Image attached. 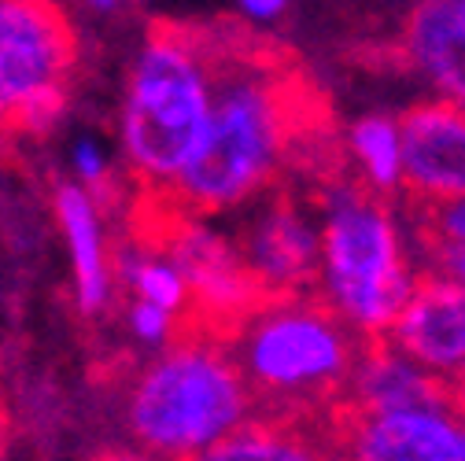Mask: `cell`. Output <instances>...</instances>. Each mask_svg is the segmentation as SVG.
Here are the masks:
<instances>
[{
  "mask_svg": "<svg viewBox=\"0 0 465 461\" xmlns=\"http://www.w3.org/2000/svg\"><path fill=\"white\" fill-rule=\"evenodd\" d=\"M322 284L329 307L366 339H381L414 292L399 229L362 181H336L322 200Z\"/></svg>",
  "mask_w": 465,
  "mask_h": 461,
  "instance_id": "5",
  "label": "cell"
},
{
  "mask_svg": "<svg viewBox=\"0 0 465 461\" xmlns=\"http://www.w3.org/2000/svg\"><path fill=\"white\" fill-rule=\"evenodd\" d=\"M67 15L37 0H0V130L48 133L67 103L74 74Z\"/></svg>",
  "mask_w": 465,
  "mask_h": 461,
  "instance_id": "6",
  "label": "cell"
},
{
  "mask_svg": "<svg viewBox=\"0 0 465 461\" xmlns=\"http://www.w3.org/2000/svg\"><path fill=\"white\" fill-rule=\"evenodd\" d=\"M71 162H74V174H78V185L93 196L100 189H107V178H111V170H107V155L96 141H78L74 152H71Z\"/></svg>",
  "mask_w": 465,
  "mask_h": 461,
  "instance_id": "19",
  "label": "cell"
},
{
  "mask_svg": "<svg viewBox=\"0 0 465 461\" xmlns=\"http://www.w3.org/2000/svg\"><path fill=\"white\" fill-rule=\"evenodd\" d=\"M425 248H429V259H432V266L440 270V277L454 280L461 292H465V248L443 244V240H425Z\"/></svg>",
  "mask_w": 465,
  "mask_h": 461,
  "instance_id": "20",
  "label": "cell"
},
{
  "mask_svg": "<svg viewBox=\"0 0 465 461\" xmlns=\"http://www.w3.org/2000/svg\"><path fill=\"white\" fill-rule=\"evenodd\" d=\"M55 221L64 229L71 273H74V299L85 314H96L111 299L114 266L107 259L104 225L96 200L82 185H60L55 189Z\"/></svg>",
  "mask_w": 465,
  "mask_h": 461,
  "instance_id": "13",
  "label": "cell"
},
{
  "mask_svg": "<svg viewBox=\"0 0 465 461\" xmlns=\"http://www.w3.org/2000/svg\"><path fill=\"white\" fill-rule=\"evenodd\" d=\"M366 351L359 336L329 303L277 299L262 307L237 336V362L252 398L266 402L262 421H288L318 432L336 402L347 398L355 366Z\"/></svg>",
  "mask_w": 465,
  "mask_h": 461,
  "instance_id": "2",
  "label": "cell"
},
{
  "mask_svg": "<svg viewBox=\"0 0 465 461\" xmlns=\"http://www.w3.org/2000/svg\"><path fill=\"white\" fill-rule=\"evenodd\" d=\"M402 55L436 89L465 107V0H429L406 15Z\"/></svg>",
  "mask_w": 465,
  "mask_h": 461,
  "instance_id": "12",
  "label": "cell"
},
{
  "mask_svg": "<svg viewBox=\"0 0 465 461\" xmlns=\"http://www.w3.org/2000/svg\"><path fill=\"white\" fill-rule=\"evenodd\" d=\"M421 240H443L465 248V200L454 203H418Z\"/></svg>",
  "mask_w": 465,
  "mask_h": 461,
  "instance_id": "17",
  "label": "cell"
},
{
  "mask_svg": "<svg viewBox=\"0 0 465 461\" xmlns=\"http://www.w3.org/2000/svg\"><path fill=\"white\" fill-rule=\"evenodd\" d=\"M355 162L362 166V185L366 189H395L402 185V137L399 123L384 119V114H370V119L355 123L347 133Z\"/></svg>",
  "mask_w": 465,
  "mask_h": 461,
  "instance_id": "15",
  "label": "cell"
},
{
  "mask_svg": "<svg viewBox=\"0 0 465 461\" xmlns=\"http://www.w3.org/2000/svg\"><path fill=\"white\" fill-rule=\"evenodd\" d=\"M211 123L196 159L163 200L173 214H211L262 192L288 155L318 141L322 96L292 78L284 52L211 41Z\"/></svg>",
  "mask_w": 465,
  "mask_h": 461,
  "instance_id": "1",
  "label": "cell"
},
{
  "mask_svg": "<svg viewBox=\"0 0 465 461\" xmlns=\"http://www.w3.org/2000/svg\"><path fill=\"white\" fill-rule=\"evenodd\" d=\"M322 432L336 461H465V421L454 410L370 414L343 398Z\"/></svg>",
  "mask_w": 465,
  "mask_h": 461,
  "instance_id": "7",
  "label": "cell"
},
{
  "mask_svg": "<svg viewBox=\"0 0 465 461\" xmlns=\"http://www.w3.org/2000/svg\"><path fill=\"white\" fill-rule=\"evenodd\" d=\"M8 446V414H5V398H0V457H5Z\"/></svg>",
  "mask_w": 465,
  "mask_h": 461,
  "instance_id": "24",
  "label": "cell"
},
{
  "mask_svg": "<svg viewBox=\"0 0 465 461\" xmlns=\"http://www.w3.org/2000/svg\"><path fill=\"white\" fill-rule=\"evenodd\" d=\"M347 402L370 414L399 410H450L447 380L425 373L411 358L391 351L384 339H366V351L355 366Z\"/></svg>",
  "mask_w": 465,
  "mask_h": 461,
  "instance_id": "11",
  "label": "cell"
},
{
  "mask_svg": "<svg viewBox=\"0 0 465 461\" xmlns=\"http://www.w3.org/2000/svg\"><path fill=\"white\" fill-rule=\"evenodd\" d=\"M119 270L130 280L134 296L141 303H152V307H159V310H166L173 318L189 307V284H185V277L178 273V266H173L163 251H155L152 244L141 240V251H126L119 259Z\"/></svg>",
  "mask_w": 465,
  "mask_h": 461,
  "instance_id": "16",
  "label": "cell"
},
{
  "mask_svg": "<svg viewBox=\"0 0 465 461\" xmlns=\"http://www.w3.org/2000/svg\"><path fill=\"white\" fill-rule=\"evenodd\" d=\"M237 255L273 303L303 299L307 288L322 280V233L292 196L266 200Z\"/></svg>",
  "mask_w": 465,
  "mask_h": 461,
  "instance_id": "8",
  "label": "cell"
},
{
  "mask_svg": "<svg viewBox=\"0 0 465 461\" xmlns=\"http://www.w3.org/2000/svg\"><path fill=\"white\" fill-rule=\"evenodd\" d=\"M381 339L425 373L454 380L465 369V292L447 277L425 273Z\"/></svg>",
  "mask_w": 465,
  "mask_h": 461,
  "instance_id": "10",
  "label": "cell"
},
{
  "mask_svg": "<svg viewBox=\"0 0 465 461\" xmlns=\"http://www.w3.org/2000/svg\"><path fill=\"white\" fill-rule=\"evenodd\" d=\"M241 12L248 19H255V23H270V19H281L284 15V5H281V0H248Z\"/></svg>",
  "mask_w": 465,
  "mask_h": 461,
  "instance_id": "21",
  "label": "cell"
},
{
  "mask_svg": "<svg viewBox=\"0 0 465 461\" xmlns=\"http://www.w3.org/2000/svg\"><path fill=\"white\" fill-rule=\"evenodd\" d=\"M402 185L418 203L465 200V107L429 100L399 119Z\"/></svg>",
  "mask_w": 465,
  "mask_h": 461,
  "instance_id": "9",
  "label": "cell"
},
{
  "mask_svg": "<svg viewBox=\"0 0 465 461\" xmlns=\"http://www.w3.org/2000/svg\"><path fill=\"white\" fill-rule=\"evenodd\" d=\"M96 461H152V457H144V454H130V450H107V454H100Z\"/></svg>",
  "mask_w": 465,
  "mask_h": 461,
  "instance_id": "23",
  "label": "cell"
},
{
  "mask_svg": "<svg viewBox=\"0 0 465 461\" xmlns=\"http://www.w3.org/2000/svg\"><path fill=\"white\" fill-rule=\"evenodd\" d=\"M255 398L222 339L182 332L137 373L126 421L141 446L166 461H196L252 421Z\"/></svg>",
  "mask_w": 465,
  "mask_h": 461,
  "instance_id": "4",
  "label": "cell"
},
{
  "mask_svg": "<svg viewBox=\"0 0 465 461\" xmlns=\"http://www.w3.org/2000/svg\"><path fill=\"white\" fill-rule=\"evenodd\" d=\"M196 461H336L325 439L288 421H248Z\"/></svg>",
  "mask_w": 465,
  "mask_h": 461,
  "instance_id": "14",
  "label": "cell"
},
{
  "mask_svg": "<svg viewBox=\"0 0 465 461\" xmlns=\"http://www.w3.org/2000/svg\"><path fill=\"white\" fill-rule=\"evenodd\" d=\"M447 391H450V410L465 421V369L454 380H447Z\"/></svg>",
  "mask_w": 465,
  "mask_h": 461,
  "instance_id": "22",
  "label": "cell"
},
{
  "mask_svg": "<svg viewBox=\"0 0 465 461\" xmlns=\"http://www.w3.org/2000/svg\"><path fill=\"white\" fill-rule=\"evenodd\" d=\"M207 37L182 23L148 30L123 103V152L148 196H166L196 159L211 123Z\"/></svg>",
  "mask_w": 465,
  "mask_h": 461,
  "instance_id": "3",
  "label": "cell"
},
{
  "mask_svg": "<svg viewBox=\"0 0 465 461\" xmlns=\"http://www.w3.org/2000/svg\"><path fill=\"white\" fill-rule=\"evenodd\" d=\"M130 329L141 343H155V348L178 339V318L152 307V303H141V299H134V307H130Z\"/></svg>",
  "mask_w": 465,
  "mask_h": 461,
  "instance_id": "18",
  "label": "cell"
}]
</instances>
